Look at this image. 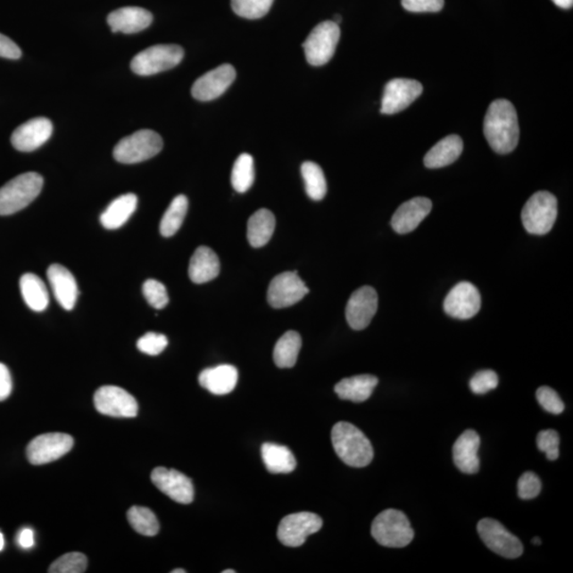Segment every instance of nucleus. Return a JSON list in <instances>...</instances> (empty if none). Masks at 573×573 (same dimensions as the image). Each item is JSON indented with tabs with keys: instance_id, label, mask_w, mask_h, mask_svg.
Here are the masks:
<instances>
[{
	"instance_id": "nucleus-43",
	"label": "nucleus",
	"mask_w": 573,
	"mask_h": 573,
	"mask_svg": "<svg viewBox=\"0 0 573 573\" xmlns=\"http://www.w3.org/2000/svg\"><path fill=\"white\" fill-rule=\"evenodd\" d=\"M536 398L543 409L546 410L549 413L559 415L564 411V403L561 402L558 393L552 389V387H539L536 392Z\"/></svg>"
},
{
	"instance_id": "nucleus-29",
	"label": "nucleus",
	"mask_w": 573,
	"mask_h": 573,
	"mask_svg": "<svg viewBox=\"0 0 573 573\" xmlns=\"http://www.w3.org/2000/svg\"><path fill=\"white\" fill-rule=\"evenodd\" d=\"M20 288L26 305L36 312H42L49 305V294L41 278L32 273L22 275Z\"/></svg>"
},
{
	"instance_id": "nucleus-11",
	"label": "nucleus",
	"mask_w": 573,
	"mask_h": 573,
	"mask_svg": "<svg viewBox=\"0 0 573 573\" xmlns=\"http://www.w3.org/2000/svg\"><path fill=\"white\" fill-rule=\"evenodd\" d=\"M96 410L101 414L113 418H135L138 412L137 400L120 386H104L95 393Z\"/></svg>"
},
{
	"instance_id": "nucleus-50",
	"label": "nucleus",
	"mask_w": 573,
	"mask_h": 573,
	"mask_svg": "<svg viewBox=\"0 0 573 573\" xmlns=\"http://www.w3.org/2000/svg\"><path fill=\"white\" fill-rule=\"evenodd\" d=\"M4 548V537L2 532H0V552H3Z\"/></svg>"
},
{
	"instance_id": "nucleus-47",
	"label": "nucleus",
	"mask_w": 573,
	"mask_h": 573,
	"mask_svg": "<svg viewBox=\"0 0 573 573\" xmlns=\"http://www.w3.org/2000/svg\"><path fill=\"white\" fill-rule=\"evenodd\" d=\"M12 378L4 363H0V402L7 400L12 392Z\"/></svg>"
},
{
	"instance_id": "nucleus-18",
	"label": "nucleus",
	"mask_w": 573,
	"mask_h": 573,
	"mask_svg": "<svg viewBox=\"0 0 573 573\" xmlns=\"http://www.w3.org/2000/svg\"><path fill=\"white\" fill-rule=\"evenodd\" d=\"M236 78V71L230 64H223L206 72L194 83L191 95L200 101L215 100L228 91Z\"/></svg>"
},
{
	"instance_id": "nucleus-54",
	"label": "nucleus",
	"mask_w": 573,
	"mask_h": 573,
	"mask_svg": "<svg viewBox=\"0 0 573 573\" xmlns=\"http://www.w3.org/2000/svg\"><path fill=\"white\" fill-rule=\"evenodd\" d=\"M236 570H224L222 573H235Z\"/></svg>"
},
{
	"instance_id": "nucleus-33",
	"label": "nucleus",
	"mask_w": 573,
	"mask_h": 573,
	"mask_svg": "<svg viewBox=\"0 0 573 573\" xmlns=\"http://www.w3.org/2000/svg\"><path fill=\"white\" fill-rule=\"evenodd\" d=\"M188 211V199L184 195L176 196L162 218L160 232L164 237H171L182 227Z\"/></svg>"
},
{
	"instance_id": "nucleus-53",
	"label": "nucleus",
	"mask_w": 573,
	"mask_h": 573,
	"mask_svg": "<svg viewBox=\"0 0 573 573\" xmlns=\"http://www.w3.org/2000/svg\"><path fill=\"white\" fill-rule=\"evenodd\" d=\"M171 573H187V570L184 569H174Z\"/></svg>"
},
{
	"instance_id": "nucleus-45",
	"label": "nucleus",
	"mask_w": 573,
	"mask_h": 573,
	"mask_svg": "<svg viewBox=\"0 0 573 573\" xmlns=\"http://www.w3.org/2000/svg\"><path fill=\"white\" fill-rule=\"evenodd\" d=\"M444 4V0H402L403 9L413 13L439 12Z\"/></svg>"
},
{
	"instance_id": "nucleus-37",
	"label": "nucleus",
	"mask_w": 573,
	"mask_h": 573,
	"mask_svg": "<svg viewBox=\"0 0 573 573\" xmlns=\"http://www.w3.org/2000/svg\"><path fill=\"white\" fill-rule=\"evenodd\" d=\"M274 0H232L236 14L248 20L262 19L271 9Z\"/></svg>"
},
{
	"instance_id": "nucleus-35",
	"label": "nucleus",
	"mask_w": 573,
	"mask_h": 573,
	"mask_svg": "<svg viewBox=\"0 0 573 573\" xmlns=\"http://www.w3.org/2000/svg\"><path fill=\"white\" fill-rule=\"evenodd\" d=\"M254 160L248 154L238 156L236 160L232 171V185L237 193H246L254 183Z\"/></svg>"
},
{
	"instance_id": "nucleus-21",
	"label": "nucleus",
	"mask_w": 573,
	"mask_h": 573,
	"mask_svg": "<svg viewBox=\"0 0 573 573\" xmlns=\"http://www.w3.org/2000/svg\"><path fill=\"white\" fill-rule=\"evenodd\" d=\"M47 278L55 300L65 311L75 308L79 296L78 284L69 269L54 263L47 270Z\"/></svg>"
},
{
	"instance_id": "nucleus-1",
	"label": "nucleus",
	"mask_w": 573,
	"mask_h": 573,
	"mask_svg": "<svg viewBox=\"0 0 573 573\" xmlns=\"http://www.w3.org/2000/svg\"><path fill=\"white\" fill-rule=\"evenodd\" d=\"M483 131L495 153H512L519 142V117L513 104L505 99L493 101L486 112Z\"/></svg>"
},
{
	"instance_id": "nucleus-28",
	"label": "nucleus",
	"mask_w": 573,
	"mask_h": 573,
	"mask_svg": "<svg viewBox=\"0 0 573 573\" xmlns=\"http://www.w3.org/2000/svg\"><path fill=\"white\" fill-rule=\"evenodd\" d=\"M138 199L137 195L126 194L118 196L111 202L105 211L101 213L100 222L106 229H117L126 224L137 211Z\"/></svg>"
},
{
	"instance_id": "nucleus-41",
	"label": "nucleus",
	"mask_w": 573,
	"mask_h": 573,
	"mask_svg": "<svg viewBox=\"0 0 573 573\" xmlns=\"http://www.w3.org/2000/svg\"><path fill=\"white\" fill-rule=\"evenodd\" d=\"M167 345V336L157 333H147L137 341L138 350L149 356L160 355L165 351Z\"/></svg>"
},
{
	"instance_id": "nucleus-12",
	"label": "nucleus",
	"mask_w": 573,
	"mask_h": 573,
	"mask_svg": "<svg viewBox=\"0 0 573 573\" xmlns=\"http://www.w3.org/2000/svg\"><path fill=\"white\" fill-rule=\"evenodd\" d=\"M74 447L70 435L44 434L33 439L27 447V458L32 465H44L65 456Z\"/></svg>"
},
{
	"instance_id": "nucleus-3",
	"label": "nucleus",
	"mask_w": 573,
	"mask_h": 573,
	"mask_svg": "<svg viewBox=\"0 0 573 573\" xmlns=\"http://www.w3.org/2000/svg\"><path fill=\"white\" fill-rule=\"evenodd\" d=\"M44 185L42 176L27 172L11 179L0 188V216H9L24 210L41 194Z\"/></svg>"
},
{
	"instance_id": "nucleus-20",
	"label": "nucleus",
	"mask_w": 573,
	"mask_h": 573,
	"mask_svg": "<svg viewBox=\"0 0 573 573\" xmlns=\"http://www.w3.org/2000/svg\"><path fill=\"white\" fill-rule=\"evenodd\" d=\"M431 210L432 202L424 196H418L398 207L392 217L391 226L398 234L411 233L429 215Z\"/></svg>"
},
{
	"instance_id": "nucleus-2",
	"label": "nucleus",
	"mask_w": 573,
	"mask_h": 573,
	"mask_svg": "<svg viewBox=\"0 0 573 573\" xmlns=\"http://www.w3.org/2000/svg\"><path fill=\"white\" fill-rule=\"evenodd\" d=\"M331 441L336 456L352 468H365L374 458L372 444L361 430L346 421L334 426Z\"/></svg>"
},
{
	"instance_id": "nucleus-16",
	"label": "nucleus",
	"mask_w": 573,
	"mask_h": 573,
	"mask_svg": "<svg viewBox=\"0 0 573 573\" xmlns=\"http://www.w3.org/2000/svg\"><path fill=\"white\" fill-rule=\"evenodd\" d=\"M481 308V295L477 286L469 282L459 283L444 301V311L454 319L474 318Z\"/></svg>"
},
{
	"instance_id": "nucleus-49",
	"label": "nucleus",
	"mask_w": 573,
	"mask_h": 573,
	"mask_svg": "<svg viewBox=\"0 0 573 573\" xmlns=\"http://www.w3.org/2000/svg\"><path fill=\"white\" fill-rule=\"evenodd\" d=\"M552 2L561 9H571L573 0H552Z\"/></svg>"
},
{
	"instance_id": "nucleus-22",
	"label": "nucleus",
	"mask_w": 573,
	"mask_h": 573,
	"mask_svg": "<svg viewBox=\"0 0 573 573\" xmlns=\"http://www.w3.org/2000/svg\"><path fill=\"white\" fill-rule=\"evenodd\" d=\"M480 448V436L474 430H466L459 436L453 445V461L459 470L464 474L474 475L479 471L480 460L478 451Z\"/></svg>"
},
{
	"instance_id": "nucleus-13",
	"label": "nucleus",
	"mask_w": 573,
	"mask_h": 573,
	"mask_svg": "<svg viewBox=\"0 0 573 573\" xmlns=\"http://www.w3.org/2000/svg\"><path fill=\"white\" fill-rule=\"evenodd\" d=\"M423 93V86L411 79H393L385 87L380 112L385 115L400 113Z\"/></svg>"
},
{
	"instance_id": "nucleus-39",
	"label": "nucleus",
	"mask_w": 573,
	"mask_h": 573,
	"mask_svg": "<svg viewBox=\"0 0 573 573\" xmlns=\"http://www.w3.org/2000/svg\"><path fill=\"white\" fill-rule=\"evenodd\" d=\"M145 299L155 309L165 308L170 302L166 286L159 280L148 279L143 285Z\"/></svg>"
},
{
	"instance_id": "nucleus-23",
	"label": "nucleus",
	"mask_w": 573,
	"mask_h": 573,
	"mask_svg": "<svg viewBox=\"0 0 573 573\" xmlns=\"http://www.w3.org/2000/svg\"><path fill=\"white\" fill-rule=\"evenodd\" d=\"M153 21V14L148 10L139 7L118 9L108 16V24L112 31L122 32L126 35L145 30Z\"/></svg>"
},
{
	"instance_id": "nucleus-4",
	"label": "nucleus",
	"mask_w": 573,
	"mask_h": 573,
	"mask_svg": "<svg viewBox=\"0 0 573 573\" xmlns=\"http://www.w3.org/2000/svg\"><path fill=\"white\" fill-rule=\"evenodd\" d=\"M370 532L376 542L389 548L406 547L414 538L408 517L394 509L386 510L376 517Z\"/></svg>"
},
{
	"instance_id": "nucleus-42",
	"label": "nucleus",
	"mask_w": 573,
	"mask_h": 573,
	"mask_svg": "<svg viewBox=\"0 0 573 573\" xmlns=\"http://www.w3.org/2000/svg\"><path fill=\"white\" fill-rule=\"evenodd\" d=\"M498 384V375L491 370H480L469 381L470 390L475 394H486V393L496 389Z\"/></svg>"
},
{
	"instance_id": "nucleus-32",
	"label": "nucleus",
	"mask_w": 573,
	"mask_h": 573,
	"mask_svg": "<svg viewBox=\"0 0 573 573\" xmlns=\"http://www.w3.org/2000/svg\"><path fill=\"white\" fill-rule=\"evenodd\" d=\"M301 347V336L294 330L286 331L274 347L273 358L275 364L280 369L295 367Z\"/></svg>"
},
{
	"instance_id": "nucleus-51",
	"label": "nucleus",
	"mask_w": 573,
	"mask_h": 573,
	"mask_svg": "<svg viewBox=\"0 0 573 573\" xmlns=\"http://www.w3.org/2000/svg\"><path fill=\"white\" fill-rule=\"evenodd\" d=\"M532 543L535 544H537V546H539V544H542V539L536 536V537L532 539Z\"/></svg>"
},
{
	"instance_id": "nucleus-26",
	"label": "nucleus",
	"mask_w": 573,
	"mask_h": 573,
	"mask_svg": "<svg viewBox=\"0 0 573 573\" xmlns=\"http://www.w3.org/2000/svg\"><path fill=\"white\" fill-rule=\"evenodd\" d=\"M463 151V140L458 135L443 138L424 157V164L430 170L446 167L459 159Z\"/></svg>"
},
{
	"instance_id": "nucleus-19",
	"label": "nucleus",
	"mask_w": 573,
	"mask_h": 573,
	"mask_svg": "<svg viewBox=\"0 0 573 573\" xmlns=\"http://www.w3.org/2000/svg\"><path fill=\"white\" fill-rule=\"evenodd\" d=\"M54 131L53 122L45 117L22 123L11 137V143L21 153H31L47 142Z\"/></svg>"
},
{
	"instance_id": "nucleus-48",
	"label": "nucleus",
	"mask_w": 573,
	"mask_h": 573,
	"mask_svg": "<svg viewBox=\"0 0 573 573\" xmlns=\"http://www.w3.org/2000/svg\"><path fill=\"white\" fill-rule=\"evenodd\" d=\"M18 544L21 549H31L35 546V532L30 527H24L19 533Z\"/></svg>"
},
{
	"instance_id": "nucleus-14",
	"label": "nucleus",
	"mask_w": 573,
	"mask_h": 573,
	"mask_svg": "<svg viewBox=\"0 0 573 573\" xmlns=\"http://www.w3.org/2000/svg\"><path fill=\"white\" fill-rule=\"evenodd\" d=\"M309 289L296 272H285L272 279L268 289V302L273 308H286L296 304L308 294Z\"/></svg>"
},
{
	"instance_id": "nucleus-52",
	"label": "nucleus",
	"mask_w": 573,
	"mask_h": 573,
	"mask_svg": "<svg viewBox=\"0 0 573 573\" xmlns=\"http://www.w3.org/2000/svg\"><path fill=\"white\" fill-rule=\"evenodd\" d=\"M341 21H342V18H341L340 15H335V18H334L333 21L336 22V24L339 25Z\"/></svg>"
},
{
	"instance_id": "nucleus-25",
	"label": "nucleus",
	"mask_w": 573,
	"mask_h": 573,
	"mask_svg": "<svg viewBox=\"0 0 573 573\" xmlns=\"http://www.w3.org/2000/svg\"><path fill=\"white\" fill-rule=\"evenodd\" d=\"M188 273L195 284L209 283L220 273V261L212 249L200 246L191 257Z\"/></svg>"
},
{
	"instance_id": "nucleus-40",
	"label": "nucleus",
	"mask_w": 573,
	"mask_h": 573,
	"mask_svg": "<svg viewBox=\"0 0 573 573\" xmlns=\"http://www.w3.org/2000/svg\"><path fill=\"white\" fill-rule=\"evenodd\" d=\"M536 443L539 451L546 453L548 460L555 461L560 457V436L555 430L539 432Z\"/></svg>"
},
{
	"instance_id": "nucleus-24",
	"label": "nucleus",
	"mask_w": 573,
	"mask_h": 573,
	"mask_svg": "<svg viewBox=\"0 0 573 573\" xmlns=\"http://www.w3.org/2000/svg\"><path fill=\"white\" fill-rule=\"evenodd\" d=\"M237 381L238 370L229 364L206 369L199 376L201 386L215 395L228 394L237 386Z\"/></svg>"
},
{
	"instance_id": "nucleus-44",
	"label": "nucleus",
	"mask_w": 573,
	"mask_h": 573,
	"mask_svg": "<svg viewBox=\"0 0 573 573\" xmlns=\"http://www.w3.org/2000/svg\"><path fill=\"white\" fill-rule=\"evenodd\" d=\"M517 487H519V496L521 499H535L542 491V481L536 474L527 471L519 478Z\"/></svg>"
},
{
	"instance_id": "nucleus-7",
	"label": "nucleus",
	"mask_w": 573,
	"mask_h": 573,
	"mask_svg": "<svg viewBox=\"0 0 573 573\" xmlns=\"http://www.w3.org/2000/svg\"><path fill=\"white\" fill-rule=\"evenodd\" d=\"M184 58V50L179 45H155L135 55L131 70L139 76H151L170 71Z\"/></svg>"
},
{
	"instance_id": "nucleus-5",
	"label": "nucleus",
	"mask_w": 573,
	"mask_h": 573,
	"mask_svg": "<svg viewBox=\"0 0 573 573\" xmlns=\"http://www.w3.org/2000/svg\"><path fill=\"white\" fill-rule=\"evenodd\" d=\"M558 217V200L548 191L533 195L522 209L521 220L527 233L546 235Z\"/></svg>"
},
{
	"instance_id": "nucleus-31",
	"label": "nucleus",
	"mask_w": 573,
	"mask_h": 573,
	"mask_svg": "<svg viewBox=\"0 0 573 573\" xmlns=\"http://www.w3.org/2000/svg\"><path fill=\"white\" fill-rule=\"evenodd\" d=\"M275 229V217L272 212L266 209L258 210L249 219L248 240L253 248L266 245Z\"/></svg>"
},
{
	"instance_id": "nucleus-27",
	"label": "nucleus",
	"mask_w": 573,
	"mask_h": 573,
	"mask_svg": "<svg viewBox=\"0 0 573 573\" xmlns=\"http://www.w3.org/2000/svg\"><path fill=\"white\" fill-rule=\"evenodd\" d=\"M378 378L373 375H358L342 379L335 386V392L341 400L363 403L372 396Z\"/></svg>"
},
{
	"instance_id": "nucleus-36",
	"label": "nucleus",
	"mask_w": 573,
	"mask_h": 573,
	"mask_svg": "<svg viewBox=\"0 0 573 573\" xmlns=\"http://www.w3.org/2000/svg\"><path fill=\"white\" fill-rule=\"evenodd\" d=\"M128 520L139 535L154 536L160 531V522L157 517L148 508L132 507L128 511Z\"/></svg>"
},
{
	"instance_id": "nucleus-30",
	"label": "nucleus",
	"mask_w": 573,
	"mask_h": 573,
	"mask_svg": "<svg viewBox=\"0 0 573 573\" xmlns=\"http://www.w3.org/2000/svg\"><path fill=\"white\" fill-rule=\"evenodd\" d=\"M262 457L267 469L272 474H290L296 468L294 453L288 447L278 444H263Z\"/></svg>"
},
{
	"instance_id": "nucleus-8",
	"label": "nucleus",
	"mask_w": 573,
	"mask_h": 573,
	"mask_svg": "<svg viewBox=\"0 0 573 573\" xmlns=\"http://www.w3.org/2000/svg\"><path fill=\"white\" fill-rule=\"evenodd\" d=\"M340 37V27L333 21H325L314 27L303 44L308 63L312 66L328 63L334 57Z\"/></svg>"
},
{
	"instance_id": "nucleus-46",
	"label": "nucleus",
	"mask_w": 573,
	"mask_h": 573,
	"mask_svg": "<svg viewBox=\"0 0 573 573\" xmlns=\"http://www.w3.org/2000/svg\"><path fill=\"white\" fill-rule=\"evenodd\" d=\"M0 57L18 60L21 57V50L12 39L0 33Z\"/></svg>"
},
{
	"instance_id": "nucleus-17",
	"label": "nucleus",
	"mask_w": 573,
	"mask_h": 573,
	"mask_svg": "<svg viewBox=\"0 0 573 573\" xmlns=\"http://www.w3.org/2000/svg\"><path fill=\"white\" fill-rule=\"evenodd\" d=\"M151 480L162 493L173 502L189 504L194 502L195 490L193 481L187 475L176 469L156 468L151 474Z\"/></svg>"
},
{
	"instance_id": "nucleus-9",
	"label": "nucleus",
	"mask_w": 573,
	"mask_h": 573,
	"mask_svg": "<svg viewBox=\"0 0 573 573\" xmlns=\"http://www.w3.org/2000/svg\"><path fill=\"white\" fill-rule=\"evenodd\" d=\"M323 520L317 514L301 512L284 517L279 522L278 538L286 547H300L309 536L321 530Z\"/></svg>"
},
{
	"instance_id": "nucleus-38",
	"label": "nucleus",
	"mask_w": 573,
	"mask_h": 573,
	"mask_svg": "<svg viewBox=\"0 0 573 573\" xmlns=\"http://www.w3.org/2000/svg\"><path fill=\"white\" fill-rule=\"evenodd\" d=\"M87 569V558L80 552L62 555L49 567L50 573H83Z\"/></svg>"
},
{
	"instance_id": "nucleus-15",
	"label": "nucleus",
	"mask_w": 573,
	"mask_h": 573,
	"mask_svg": "<svg viewBox=\"0 0 573 573\" xmlns=\"http://www.w3.org/2000/svg\"><path fill=\"white\" fill-rule=\"evenodd\" d=\"M378 308V292L372 286H363L347 302L345 316L353 329L367 328Z\"/></svg>"
},
{
	"instance_id": "nucleus-10",
	"label": "nucleus",
	"mask_w": 573,
	"mask_h": 573,
	"mask_svg": "<svg viewBox=\"0 0 573 573\" xmlns=\"http://www.w3.org/2000/svg\"><path fill=\"white\" fill-rule=\"evenodd\" d=\"M478 533L488 548L507 559H517L524 552L519 538L509 532L499 521L485 519L477 527Z\"/></svg>"
},
{
	"instance_id": "nucleus-6",
	"label": "nucleus",
	"mask_w": 573,
	"mask_h": 573,
	"mask_svg": "<svg viewBox=\"0 0 573 573\" xmlns=\"http://www.w3.org/2000/svg\"><path fill=\"white\" fill-rule=\"evenodd\" d=\"M162 138L153 130H140L122 138L116 145L113 155L121 164H137L159 154L162 149Z\"/></svg>"
},
{
	"instance_id": "nucleus-34",
	"label": "nucleus",
	"mask_w": 573,
	"mask_h": 573,
	"mask_svg": "<svg viewBox=\"0 0 573 573\" xmlns=\"http://www.w3.org/2000/svg\"><path fill=\"white\" fill-rule=\"evenodd\" d=\"M301 170L309 198L321 201L328 193V183H326L322 168L316 162H305Z\"/></svg>"
}]
</instances>
